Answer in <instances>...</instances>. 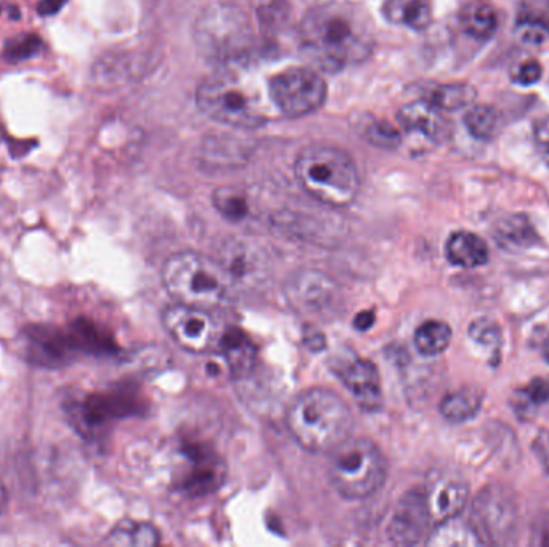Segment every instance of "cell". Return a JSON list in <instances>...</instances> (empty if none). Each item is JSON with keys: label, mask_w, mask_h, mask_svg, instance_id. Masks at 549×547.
<instances>
[{"label": "cell", "mask_w": 549, "mask_h": 547, "mask_svg": "<svg viewBox=\"0 0 549 547\" xmlns=\"http://www.w3.org/2000/svg\"><path fill=\"white\" fill-rule=\"evenodd\" d=\"M450 342H452V328L444 321H424L423 325L416 329V349L426 357H434L445 352Z\"/></svg>", "instance_id": "cell-25"}, {"label": "cell", "mask_w": 549, "mask_h": 547, "mask_svg": "<svg viewBox=\"0 0 549 547\" xmlns=\"http://www.w3.org/2000/svg\"><path fill=\"white\" fill-rule=\"evenodd\" d=\"M447 259L450 264L461 268H476L487 264L488 248L480 236L474 235L471 231H455L448 238Z\"/></svg>", "instance_id": "cell-18"}, {"label": "cell", "mask_w": 549, "mask_h": 547, "mask_svg": "<svg viewBox=\"0 0 549 547\" xmlns=\"http://www.w3.org/2000/svg\"><path fill=\"white\" fill-rule=\"evenodd\" d=\"M469 336H471L472 341L485 345V347L492 349L495 353H498V350H500L501 329L492 320L480 318V320L474 321L471 328H469Z\"/></svg>", "instance_id": "cell-31"}, {"label": "cell", "mask_w": 549, "mask_h": 547, "mask_svg": "<svg viewBox=\"0 0 549 547\" xmlns=\"http://www.w3.org/2000/svg\"><path fill=\"white\" fill-rule=\"evenodd\" d=\"M328 475L334 490L344 498H370L386 482V458L368 438L349 437L331 451Z\"/></svg>", "instance_id": "cell-6"}, {"label": "cell", "mask_w": 549, "mask_h": 547, "mask_svg": "<svg viewBox=\"0 0 549 547\" xmlns=\"http://www.w3.org/2000/svg\"><path fill=\"white\" fill-rule=\"evenodd\" d=\"M427 98L448 113L471 105L476 98V89L468 84H448L436 87Z\"/></svg>", "instance_id": "cell-28"}, {"label": "cell", "mask_w": 549, "mask_h": 547, "mask_svg": "<svg viewBox=\"0 0 549 547\" xmlns=\"http://www.w3.org/2000/svg\"><path fill=\"white\" fill-rule=\"evenodd\" d=\"M65 4L66 0H41L37 12L41 13L42 17H52L55 13L60 12Z\"/></svg>", "instance_id": "cell-36"}, {"label": "cell", "mask_w": 549, "mask_h": 547, "mask_svg": "<svg viewBox=\"0 0 549 547\" xmlns=\"http://www.w3.org/2000/svg\"><path fill=\"white\" fill-rule=\"evenodd\" d=\"M163 325L175 344L192 353L211 352L222 339L219 323L209 308L175 302L164 310Z\"/></svg>", "instance_id": "cell-9"}, {"label": "cell", "mask_w": 549, "mask_h": 547, "mask_svg": "<svg viewBox=\"0 0 549 547\" xmlns=\"http://www.w3.org/2000/svg\"><path fill=\"white\" fill-rule=\"evenodd\" d=\"M533 451L537 453L538 459L546 471H549V432H543L540 437L535 438Z\"/></svg>", "instance_id": "cell-35"}, {"label": "cell", "mask_w": 549, "mask_h": 547, "mask_svg": "<svg viewBox=\"0 0 549 547\" xmlns=\"http://www.w3.org/2000/svg\"><path fill=\"white\" fill-rule=\"evenodd\" d=\"M164 288L179 304L193 307H217L227 299L233 276L224 262L200 252H177L163 265Z\"/></svg>", "instance_id": "cell-4"}, {"label": "cell", "mask_w": 549, "mask_h": 547, "mask_svg": "<svg viewBox=\"0 0 549 547\" xmlns=\"http://www.w3.org/2000/svg\"><path fill=\"white\" fill-rule=\"evenodd\" d=\"M545 161H546V164H548V167H549V145L546 146V150H545Z\"/></svg>", "instance_id": "cell-41"}, {"label": "cell", "mask_w": 549, "mask_h": 547, "mask_svg": "<svg viewBox=\"0 0 549 547\" xmlns=\"http://www.w3.org/2000/svg\"><path fill=\"white\" fill-rule=\"evenodd\" d=\"M479 543L471 525L461 523L458 517L437 523L436 530L432 531L427 539L431 546H466V544Z\"/></svg>", "instance_id": "cell-26"}, {"label": "cell", "mask_w": 549, "mask_h": 547, "mask_svg": "<svg viewBox=\"0 0 549 547\" xmlns=\"http://www.w3.org/2000/svg\"><path fill=\"white\" fill-rule=\"evenodd\" d=\"M25 353L33 365L44 368H61L73 360L78 352L71 337L70 329L55 326H33L23 331Z\"/></svg>", "instance_id": "cell-10"}, {"label": "cell", "mask_w": 549, "mask_h": 547, "mask_svg": "<svg viewBox=\"0 0 549 547\" xmlns=\"http://www.w3.org/2000/svg\"><path fill=\"white\" fill-rule=\"evenodd\" d=\"M386 15L395 23L423 31L432 23V7L429 0H387Z\"/></svg>", "instance_id": "cell-22"}, {"label": "cell", "mask_w": 549, "mask_h": 547, "mask_svg": "<svg viewBox=\"0 0 549 547\" xmlns=\"http://www.w3.org/2000/svg\"><path fill=\"white\" fill-rule=\"evenodd\" d=\"M400 126L408 134L421 135L432 143H445L453 135V122L429 98L403 106L399 113Z\"/></svg>", "instance_id": "cell-12"}, {"label": "cell", "mask_w": 549, "mask_h": 547, "mask_svg": "<svg viewBox=\"0 0 549 547\" xmlns=\"http://www.w3.org/2000/svg\"><path fill=\"white\" fill-rule=\"evenodd\" d=\"M375 37L365 13L331 2L318 5L302 21L301 49L312 65L336 73L370 55Z\"/></svg>", "instance_id": "cell-1"}, {"label": "cell", "mask_w": 549, "mask_h": 547, "mask_svg": "<svg viewBox=\"0 0 549 547\" xmlns=\"http://www.w3.org/2000/svg\"><path fill=\"white\" fill-rule=\"evenodd\" d=\"M220 349L224 350L225 360L236 377L249 374L256 361V349L254 345L238 331L227 334L220 339Z\"/></svg>", "instance_id": "cell-24"}, {"label": "cell", "mask_w": 549, "mask_h": 547, "mask_svg": "<svg viewBox=\"0 0 549 547\" xmlns=\"http://www.w3.org/2000/svg\"><path fill=\"white\" fill-rule=\"evenodd\" d=\"M373 325H375V313L373 312L358 313L355 317L354 326L358 331H368Z\"/></svg>", "instance_id": "cell-37"}, {"label": "cell", "mask_w": 549, "mask_h": 547, "mask_svg": "<svg viewBox=\"0 0 549 547\" xmlns=\"http://www.w3.org/2000/svg\"><path fill=\"white\" fill-rule=\"evenodd\" d=\"M161 541L158 528L148 522L122 520L105 538L108 546L151 547Z\"/></svg>", "instance_id": "cell-21"}, {"label": "cell", "mask_w": 549, "mask_h": 547, "mask_svg": "<svg viewBox=\"0 0 549 547\" xmlns=\"http://www.w3.org/2000/svg\"><path fill=\"white\" fill-rule=\"evenodd\" d=\"M543 76V66L535 60L524 61L519 68L514 71L513 81L519 86H533L540 81Z\"/></svg>", "instance_id": "cell-33"}, {"label": "cell", "mask_w": 549, "mask_h": 547, "mask_svg": "<svg viewBox=\"0 0 549 547\" xmlns=\"http://www.w3.org/2000/svg\"><path fill=\"white\" fill-rule=\"evenodd\" d=\"M432 522L431 511L427 506L426 493L424 491H411L403 496L399 507L392 515L389 525V536L395 544L410 546L423 539Z\"/></svg>", "instance_id": "cell-11"}, {"label": "cell", "mask_w": 549, "mask_h": 547, "mask_svg": "<svg viewBox=\"0 0 549 547\" xmlns=\"http://www.w3.org/2000/svg\"><path fill=\"white\" fill-rule=\"evenodd\" d=\"M366 138L375 145L386 146V148H394L399 146L400 132L386 121H376L371 126L366 127Z\"/></svg>", "instance_id": "cell-32"}, {"label": "cell", "mask_w": 549, "mask_h": 547, "mask_svg": "<svg viewBox=\"0 0 549 547\" xmlns=\"http://www.w3.org/2000/svg\"><path fill=\"white\" fill-rule=\"evenodd\" d=\"M541 544H545V546H549V530L545 533V538H543V541H541Z\"/></svg>", "instance_id": "cell-40"}, {"label": "cell", "mask_w": 549, "mask_h": 547, "mask_svg": "<svg viewBox=\"0 0 549 547\" xmlns=\"http://www.w3.org/2000/svg\"><path fill=\"white\" fill-rule=\"evenodd\" d=\"M541 353H543V358H545L546 363L549 365V341H546V344L543 345Z\"/></svg>", "instance_id": "cell-39"}, {"label": "cell", "mask_w": 549, "mask_h": 547, "mask_svg": "<svg viewBox=\"0 0 549 547\" xmlns=\"http://www.w3.org/2000/svg\"><path fill=\"white\" fill-rule=\"evenodd\" d=\"M424 493L432 522L440 523L460 515L468 501L469 488L463 480L445 477L431 483V487Z\"/></svg>", "instance_id": "cell-15"}, {"label": "cell", "mask_w": 549, "mask_h": 547, "mask_svg": "<svg viewBox=\"0 0 549 547\" xmlns=\"http://www.w3.org/2000/svg\"><path fill=\"white\" fill-rule=\"evenodd\" d=\"M516 34L524 44L541 45L549 37V0H521Z\"/></svg>", "instance_id": "cell-16"}, {"label": "cell", "mask_w": 549, "mask_h": 547, "mask_svg": "<svg viewBox=\"0 0 549 547\" xmlns=\"http://www.w3.org/2000/svg\"><path fill=\"white\" fill-rule=\"evenodd\" d=\"M7 506H9V493H7V488L0 480V515L7 511Z\"/></svg>", "instance_id": "cell-38"}, {"label": "cell", "mask_w": 549, "mask_h": 547, "mask_svg": "<svg viewBox=\"0 0 549 547\" xmlns=\"http://www.w3.org/2000/svg\"><path fill=\"white\" fill-rule=\"evenodd\" d=\"M217 211L230 220H241L248 215V201L235 188H220L214 193Z\"/></svg>", "instance_id": "cell-29"}, {"label": "cell", "mask_w": 549, "mask_h": 547, "mask_svg": "<svg viewBox=\"0 0 549 547\" xmlns=\"http://www.w3.org/2000/svg\"><path fill=\"white\" fill-rule=\"evenodd\" d=\"M500 124V116L492 106L472 105L464 114V126L469 134L477 140H490L495 137Z\"/></svg>", "instance_id": "cell-27"}, {"label": "cell", "mask_w": 549, "mask_h": 547, "mask_svg": "<svg viewBox=\"0 0 549 547\" xmlns=\"http://www.w3.org/2000/svg\"><path fill=\"white\" fill-rule=\"evenodd\" d=\"M267 87L277 113L288 118H304L320 110L325 103V81L312 68L294 66L285 69L273 76Z\"/></svg>", "instance_id": "cell-8"}, {"label": "cell", "mask_w": 549, "mask_h": 547, "mask_svg": "<svg viewBox=\"0 0 549 547\" xmlns=\"http://www.w3.org/2000/svg\"><path fill=\"white\" fill-rule=\"evenodd\" d=\"M525 397L529 398L533 405H543V403L549 402V381L538 377L533 379L524 390Z\"/></svg>", "instance_id": "cell-34"}, {"label": "cell", "mask_w": 549, "mask_h": 547, "mask_svg": "<svg viewBox=\"0 0 549 547\" xmlns=\"http://www.w3.org/2000/svg\"><path fill=\"white\" fill-rule=\"evenodd\" d=\"M204 31L206 45L212 52H220L219 57L233 60L232 52H240L244 45L248 44V31L243 25L240 15L222 12L214 13L204 18L201 25Z\"/></svg>", "instance_id": "cell-13"}, {"label": "cell", "mask_w": 549, "mask_h": 547, "mask_svg": "<svg viewBox=\"0 0 549 547\" xmlns=\"http://www.w3.org/2000/svg\"><path fill=\"white\" fill-rule=\"evenodd\" d=\"M460 23L464 33L469 37L485 42L495 36L500 20H498L497 10L493 9L492 5L476 0V2H469L461 10Z\"/></svg>", "instance_id": "cell-19"}, {"label": "cell", "mask_w": 549, "mask_h": 547, "mask_svg": "<svg viewBox=\"0 0 549 547\" xmlns=\"http://www.w3.org/2000/svg\"><path fill=\"white\" fill-rule=\"evenodd\" d=\"M347 389L354 395L355 402L362 410L376 411L383 405V389L378 368L371 361H352V365L342 373Z\"/></svg>", "instance_id": "cell-14"}, {"label": "cell", "mask_w": 549, "mask_h": 547, "mask_svg": "<svg viewBox=\"0 0 549 547\" xmlns=\"http://www.w3.org/2000/svg\"><path fill=\"white\" fill-rule=\"evenodd\" d=\"M471 525L479 544L500 546L513 541L519 525L516 496L503 485H490L474 499Z\"/></svg>", "instance_id": "cell-7"}, {"label": "cell", "mask_w": 549, "mask_h": 547, "mask_svg": "<svg viewBox=\"0 0 549 547\" xmlns=\"http://www.w3.org/2000/svg\"><path fill=\"white\" fill-rule=\"evenodd\" d=\"M289 294L301 307L322 310L333 299V284L322 273H299Z\"/></svg>", "instance_id": "cell-17"}, {"label": "cell", "mask_w": 549, "mask_h": 547, "mask_svg": "<svg viewBox=\"0 0 549 547\" xmlns=\"http://www.w3.org/2000/svg\"><path fill=\"white\" fill-rule=\"evenodd\" d=\"M484 397V390L479 387H463L445 395L440 403V413L450 422L469 421L479 413Z\"/></svg>", "instance_id": "cell-20"}, {"label": "cell", "mask_w": 549, "mask_h": 547, "mask_svg": "<svg viewBox=\"0 0 549 547\" xmlns=\"http://www.w3.org/2000/svg\"><path fill=\"white\" fill-rule=\"evenodd\" d=\"M497 243L505 249H527L538 243L537 231L524 215H513L495 227Z\"/></svg>", "instance_id": "cell-23"}, {"label": "cell", "mask_w": 549, "mask_h": 547, "mask_svg": "<svg viewBox=\"0 0 549 547\" xmlns=\"http://www.w3.org/2000/svg\"><path fill=\"white\" fill-rule=\"evenodd\" d=\"M288 430L297 445L310 453H331L350 437L354 416L344 398L333 390H305L289 406Z\"/></svg>", "instance_id": "cell-3"}, {"label": "cell", "mask_w": 549, "mask_h": 547, "mask_svg": "<svg viewBox=\"0 0 549 547\" xmlns=\"http://www.w3.org/2000/svg\"><path fill=\"white\" fill-rule=\"evenodd\" d=\"M196 103L214 121L235 129H257L277 113L269 97L256 81L235 66L217 69L196 90Z\"/></svg>", "instance_id": "cell-2"}, {"label": "cell", "mask_w": 549, "mask_h": 547, "mask_svg": "<svg viewBox=\"0 0 549 547\" xmlns=\"http://www.w3.org/2000/svg\"><path fill=\"white\" fill-rule=\"evenodd\" d=\"M41 39L34 34H21V36L9 39L4 47V58L9 63H21L36 57L41 50Z\"/></svg>", "instance_id": "cell-30"}, {"label": "cell", "mask_w": 549, "mask_h": 547, "mask_svg": "<svg viewBox=\"0 0 549 547\" xmlns=\"http://www.w3.org/2000/svg\"><path fill=\"white\" fill-rule=\"evenodd\" d=\"M297 180L312 198L331 207L354 203L360 190L357 166L350 154L336 146L305 148L294 164Z\"/></svg>", "instance_id": "cell-5"}]
</instances>
